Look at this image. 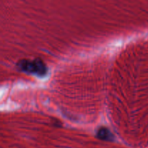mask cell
I'll return each mask as SVG.
<instances>
[{"label":"cell","instance_id":"obj_2","mask_svg":"<svg viewBox=\"0 0 148 148\" xmlns=\"http://www.w3.org/2000/svg\"><path fill=\"white\" fill-rule=\"evenodd\" d=\"M97 137L103 140H112L114 139V135L110 132L109 130L105 127H101L97 132Z\"/></svg>","mask_w":148,"mask_h":148},{"label":"cell","instance_id":"obj_1","mask_svg":"<svg viewBox=\"0 0 148 148\" xmlns=\"http://www.w3.org/2000/svg\"><path fill=\"white\" fill-rule=\"evenodd\" d=\"M19 68L24 72L30 74L43 76L46 75L47 72L46 66L41 59H36L34 60H27L23 59L17 64Z\"/></svg>","mask_w":148,"mask_h":148}]
</instances>
